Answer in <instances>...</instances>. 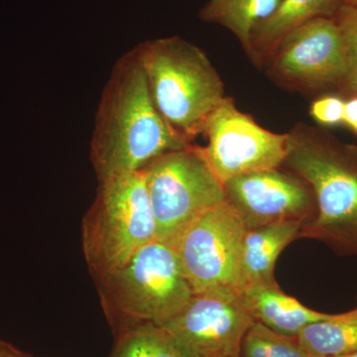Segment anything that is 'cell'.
Listing matches in <instances>:
<instances>
[{"instance_id": "23", "label": "cell", "mask_w": 357, "mask_h": 357, "mask_svg": "<svg viewBox=\"0 0 357 357\" xmlns=\"http://www.w3.org/2000/svg\"><path fill=\"white\" fill-rule=\"evenodd\" d=\"M340 357H357V349L356 351L351 352V354H347V356Z\"/></svg>"}, {"instance_id": "5", "label": "cell", "mask_w": 357, "mask_h": 357, "mask_svg": "<svg viewBox=\"0 0 357 357\" xmlns=\"http://www.w3.org/2000/svg\"><path fill=\"white\" fill-rule=\"evenodd\" d=\"M156 239V223L142 171L98 182L82 223V245L95 281L124 266Z\"/></svg>"}, {"instance_id": "19", "label": "cell", "mask_w": 357, "mask_h": 357, "mask_svg": "<svg viewBox=\"0 0 357 357\" xmlns=\"http://www.w3.org/2000/svg\"><path fill=\"white\" fill-rule=\"evenodd\" d=\"M342 39L347 59V74L344 88L357 95V6L345 4L335 17Z\"/></svg>"}, {"instance_id": "10", "label": "cell", "mask_w": 357, "mask_h": 357, "mask_svg": "<svg viewBox=\"0 0 357 357\" xmlns=\"http://www.w3.org/2000/svg\"><path fill=\"white\" fill-rule=\"evenodd\" d=\"M253 321L241 295L204 292L161 328L185 357H239Z\"/></svg>"}, {"instance_id": "3", "label": "cell", "mask_w": 357, "mask_h": 357, "mask_svg": "<svg viewBox=\"0 0 357 357\" xmlns=\"http://www.w3.org/2000/svg\"><path fill=\"white\" fill-rule=\"evenodd\" d=\"M133 50L157 112L192 144L225 98L217 70L199 47L181 37L148 40Z\"/></svg>"}, {"instance_id": "7", "label": "cell", "mask_w": 357, "mask_h": 357, "mask_svg": "<svg viewBox=\"0 0 357 357\" xmlns=\"http://www.w3.org/2000/svg\"><path fill=\"white\" fill-rule=\"evenodd\" d=\"M246 227L227 201L203 213L174 244L195 293L243 295L241 255Z\"/></svg>"}, {"instance_id": "18", "label": "cell", "mask_w": 357, "mask_h": 357, "mask_svg": "<svg viewBox=\"0 0 357 357\" xmlns=\"http://www.w3.org/2000/svg\"><path fill=\"white\" fill-rule=\"evenodd\" d=\"M239 357H312L297 337H288L270 330L258 321L244 335Z\"/></svg>"}, {"instance_id": "16", "label": "cell", "mask_w": 357, "mask_h": 357, "mask_svg": "<svg viewBox=\"0 0 357 357\" xmlns=\"http://www.w3.org/2000/svg\"><path fill=\"white\" fill-rule=\"evenodd\" d=\"M298 342L312 357H340L357 349V307L305 326Z\"/></svg>"}, {"instance_id": "9", "label": "cell", "mask_w": 357, "mask_h": 357, "mask_svg": "<svg viewBox=\"0 0 357 357\" xmlns=\"http://www.w3.org/2000/svg\"><path fill=\"white\" fill-rule=\"evenodd\" d=\"M269 76L296 91L344 86L347 51L335 18H317L286 34L265 59Z\"/></svg>"}, {"instance_id": "24", "label": "cell", "mask_w": 357, "mask_h": 357, "mask_svg": "<svg viewBox=\"0 0 357 357\" xmlns=\"http://www.w3.org/2000/svg\"><path fill=\"white\" fill-rule=\"evenodd\" d=\"M347 4H354V6H357V0H349V3Z\"/></svg>"}, {"instance_id": "21", "label": "cell", "mask_w": 357, "mask_h": 357, "mask_svg": "<svg viewBox=\"0 0 357 357\" xmlns=\"http://www.w3.org/2000/svg\"><path fill=\"white\" fill-rule=\"evenodd\" d=\"M342 123L357 134V96L345 100Z\"/></svg>"}, {"instance_id": "20", "label": "cell", "mask_w": 357, "mask_h": 357, "mask_svg": "<svg viewBox=\"0 0 357 357\" xmlns=\"http://www.w3.org/2000/svg\"><path fill=\"white\" fill-rule=\"evenodd\" d=\"M345 100L337 96H325L314 100L310 115L319 126H335L344 121Z\"/></svg>"}, {"instance_id": "14", "label": "cell", "mask_w": 357, "mask_h": 357, "mask_svg": "<svg viewBox=\"0 0 357 357\" xmlns=\"http://www.w3.org/2000/svg\"><path fill=\"white\" fill-rule=\"evenodd\" d=\"M303 225L304 222L293 220L246 230L241 255L243 291L255 284L276 281L275 263L282 251L299 238Z\"/></svg>"}, {"instance_id": "11", "label": "cell", "mask_w": 357, "mask_h": 357, "mask_svg": "<svg viewBox=\"0 0 357 357\" xmlns=\"http://www.w3.org/2000/svg\"><path fill=\"white\" fill-rule=\"evenodd\" d=\"M225 190L227 203L238 213L246 230L293 220L305 225L316 217L311 187L298 176L279 169L230 178Z\"/></svg>"}, {"instance_id": "22", "label": "cell", "mask_w": 357, "mask_h": 357, "mask_svg": "<svg viewBox=\"0 0 357 357\" xmlns=\"http://www.w3.org/2000/svg\"><path fill=\"white\" fill-rule=\"evenodd\" d=\"M0 357H28L13 347L0 342Z\"/></svg>"}, {"instance_id": "13", "label": "cell", "mask_w": 357, "mask_h": 357, "mask_svg": "<svg viewBox=\"0 0 357 357\" xmlns=\"http://www.w3.org/2000/svg\"><path fill=\"white\" fill-rule=\"evenodd\" d=\"M347 3L349 0H281L274 13L253 31L250 58L264 62L289 32L317 18H335Z\"/></svg>"}, {"instance_id": "4", "label": "cell", "mask_w": 357, "mask_h": 357, "mask_svg": "<svg viewBox=\"0 0 357 357\" xmlns=\"http://www.w3.org/2000/svg\"><path fill=\"white\" fill-rule=\"evenodd\" d=\"M96 284L115 335L149 324L165 325L195 294L175 248L157 239Z\"/></svg>"}, {"instance_id": "17", "label": "cell", "mask_w": 357, "mask_h": 357, "mask_svg": "<svg viewBox=\"0 0 357 357\" xmlns=\"http://www.w3.org/2000/svg\"><path fill=\"white\" fill-rule=\"evenodd\" d=\"M109 357H185L161 326L143 325L115 335Z\"/></svg>"}, {"instance_id": "12", "label": "cell", "mask_w": 357, "mask_h": 357, "mask_svg": "<svg viewBox=\"0 0 357 357\" xmlns=\"http://www.w3.org/2000/svg\"><path fill=\"white\" fill-rule=\"evenodd\" d=\"M241 297L251 318L288 337H297L305 326L333 316L305 307L284 293L276 281L249 286Z\"/></svg>"}, {"instance_id": "2", "label": "cell", "mask_w": 357, "mask_h": 357, "mask_svg": "<svg viewBox=\"0 0 357 357\" xmlns=\"http://www.w3.org/2000/svg\"><path fill=\"white\" fill-rule=\"evenodd\" d=\"M283 166L304 180L316 199V217L300 237L321 241L342 255H357V147L300 123L288 132Z\"/></svg>"}, {"instance_id": "6", "label": "cell", "mask_w": 357, "mask_h": 357, "mask_svg": "<svg viewBox=\"0 0 357 357\" xmlns=\"http://www.w3.org/2000/svg\"><path fill=\"white\" fill-rule=\"evenodd\" d=\"M156 239L174 245L196 218L227 201L225 185L203 147L188 145L157 157L142 170Z\"/></svg>"}, {"instance_id": "1", "label": "cell", "mask_w": 357, "mask_h": 357, "mask_svg": "<svg viewBox=\"0 0 357 357\" xmlns=\"http://www.w3.org/2000/svg\"><path fill=\"white\" fill-rule=\"evenodd\" d=\"M188 145L157 112L135 51L124 54L112 68L95 117L91 161L98 182L138 172Z\"/></svg>"}, {"instance_id": "8", "label": "cell", "mask_w": 357, "mask_h": 357, "mask_svg": "<svg viewBox=\"0 0 357 357\" xmlns=\"http://www.w3.org/2000/svg\"><path fill=\"white\" fill-rule=\"evenodd\" d=\"M203 134L208 138L204 156L223 185L246 174L279 169L287 156L288 133L263 128L229 96L211 115Z\"/></svg>"}, {"instance_id": "15", "label": "cell", "mask_w": 357, "mask_h": 357, "mask_svg": "<svg viewBox=\"0 0 357 357\" xmlns=\"http://www.w3.org/2000/svg\"><path fill=\"white\" fill-rule=\"evenodd\" d=\"M281 0H208L199 17L204 22L215 23L231 32L251 55L253 31L262 21L276 10Z\"/></svg>"}]
</instances>
